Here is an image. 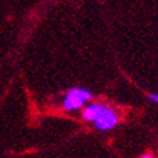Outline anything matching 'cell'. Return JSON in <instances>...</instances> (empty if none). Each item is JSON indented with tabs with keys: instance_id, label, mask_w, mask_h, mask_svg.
Masks as SVG:
<instances>
[{
	"instance_id": "6da1fadb",
	"label": "cell",
	"mask_w": 158,
	"mask_h": 158,
	"mask_svg": "<svg viewBox=\"0 0 158 158\" xmlns=\"http://www.w3.org/2000/svg\"><path fill=\"white\" fill-rule=\"evenodd\" d=\"M81 118L86 122H91L99 131L113 129L119 122L118 113L103 103H91L86 106L81 112Z\"/></svg>"
},
{
	"instance_id": "7a4b0ae2",
	"label": "cell",
	"mask_w": 158,
	"mask_h": 158,
	"mask_svg": "<svg viewBox=\"0 0 158 158\" xmlns=\"http://www.w3.org/2000/svg\"><path fill=\"white\" fill-rule=\"evenodd\" d=\"M93 99V94H91L89 90L83 89V87H74V89H70L65 94V99H64V103H62V107L65 110H78L84 107V103Z\"/></svg>"
},
{
	"instance_id": "3957f363",
	"label": "cell",
	"mask_w": 158,
	"mask_h": 158,
	"mask_svg": "<svg viewBox=\"0 0 158 158\" xmlns=\"http://www.w3.org/2000/svg\"><path fill=\"white\" fill-rule=\"evenodd\" d=\"M149 100L154 102V103H157L158 102V94L157 93H151V94H149Z\"/></svg>"
},
{
	"instance_id": "277c9868",
	"label": "cell",
	"mask_w": 158,
	"mask_h": 158,
	"mask_svg": "<svg viewBox=\"0 0 158 158\" xmlns=\"http://www.w3.org/2000/svg\"><path fill=\"white\" fill-rule=\"evenodd\" d=\"M139 158H155V157H152V155H149V154H147V155H142V157H139Z\"/></svg>"
}]
</instances>
